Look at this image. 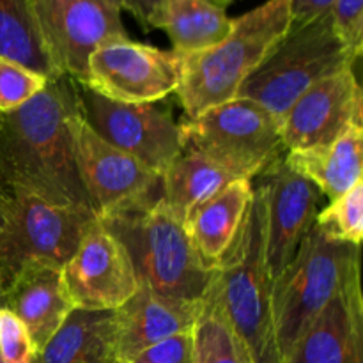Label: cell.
I'll use <instances>...</instances> for the list:
<instances>
[{
  "label": "cell",
  "mask_w": 363,
  "mask_h": 363,
  "mask_svg": "<svg viewBox=\"0 0 363 363\" xmlns=\"http://www.w3.org/2000/svg\"><path fill=\"white\" fill-rule=\"evenodd\" d=\"M78 105L77 82L57 77L30 101L0 116V183L7 191L92 211L69 130Z\"/></svg>",
  "instance_id": "obj_1"
},
{
  "label": "cell",
  "mask_w": 363,
  "mask_h": 363,
  "mask_svg": "<svg viewBox=\"0 0 363 363\" xmlns=\"http://www.w3.org/2000/svg\"><path fill=\"white\" fill-rule=\"evenodd\" d=\"M126 248L138 284L176 300L199 301L213 279L183 223L167 209L158 190L98 218Z\"/></svg>",
  "instance_id": "obj_2"
},
{
  "label": "cell",
  "mask_w": 363,
  "mask_h": 363,
  "mask_svg": "<svg viewBox=\"0 0 363 363\" xmlns=\"http://www.w3.org/2000/svg\"><path fill=\"white\" fill-rule=\"evenodd\" d=\"M213 284L252 363H282L266 262V197L259 183L233 241L213 266Z\"/></svg>",
  "instance_id": "obj_3"
},
{
  "label": "cell",
  "mask_w": 363,
  "mask_h": 363,
  "mask_svg": "<svg viewBox=\"0 0 363 363\" xmlns=\"http://www.w3.org/2000/svg\"><path fill=\"white\" fill-rule=\"evenodd\" d=\"M291 28V0H266L233 18L229 35L213 48L181 57L176 94L186 119L236 98L243 82Z\"/></svg>",
  "instance_id": "obj_4"
},
{
  "label": "cell",
  "mask_w": 363,
  "mask_h": 363,
  "mask_svg": "<svg viewBox=\"0 0 363 363\" xmlns=\"http://www.w3.org/2000/svg\"><path fill=\"white\" fill-rule=\"evenodd\" d=\"M357 266L360 247L333 240L312 223L294 257L273 280V321L282 360L339 294Z\"/></svg>",
  "instance_id": "obj_5"
},
{
  "label": "cell",
  "mask_w": 363,
  "mask_h": 363,
  "mask_svg": "<svg viewBox=\"0 0 363 363\" xmlns=\"http://www.w3.org/2000/svg\"><path fill=\"white\" fill-rule=\"evenodd\" d=\"M354 64L333 30L328 11L308 23L291 27L280 45L243 82L236 98L252 99L282 121L307 89Z\"/></svg>",
  "instance_id": "obj_6"
},
{
  "label": "cell",
  "mask_w": 363,
  "mask_h": 363,
  "mask_svg": "<svg viewBox=\"0 0 363 363\" xmlns=\"http://www.w3.org/2000/svg\"><path fill=\"white\" fill-rule=\"evenodd\" d=\"M183 149L206 156L234 179L261 176L286 151L280 121L252 99L234 98L179 124Z\"/></svg>",
  "instance_id": "obj_7"
},
{
  "label": "cell",
  "mask_w": 363,
  "mask_h": 363,
  "mask_svg": "<svg viewBox=\"0 0 363 363\" xmlns=\"http://www.w3.org/2000/svg\"><path fill=\"white\" fill-rule=\"evenodd\" d=\"M7 194L0 229V293L32 262L62 268L96 220L91 209L55 206L20 191Z\"/></svg>",
  "instance_id": "obj_8"
},
{
  "label": "cell",
  "mask_w": 363,
  "mask_h": 363,
  "mask_svg": "<svg viewBox=\"0 0 363 363\" xmlns=\"http://www.w3.org/2000/svg\"><path fill=\"white\" fill-rule=\"evenodd\" d=\"M50 62L59 77L84 85L89 57L113 39L128 38L113 0H32Z\"/></svg>",
  "instance_id": "obj_9"
},
{
  "label": "cell",
  "mask_w": 363,
  "mask_h": 363,
  "mask_svg": "<svg viewBox=\"0 0 363 363\" xmlns=\"http://www.w3.org/2000/svg\"><path fill=\"white\" fill-rule=\"evenodd\" d=\"M80 112L89 126L113 147L163 176L183 151L179 124L155 103H119L78 84Z\"/></svg>",
  "instance_id": "obj_10"
},
{
  "label": "cell",
  "mask_w": 363,
  "mask_h": 363,
  "mask_svg": "<svg viewBox=\"0 0 363 363\" xmlns=\"http://www.w3.org/2000/svg\"><path fill=\"white\" fill-rule=\"evenodd\" d=\"M181 57L172 50L113 39L92 52L84 87L119 103H156L176 92Z\"/></svg>",
  "instance_id": "obj_11"
},
{
  "label": "cell",
  "mask_w": 363,
  "mask_h": 363,
  "mask_svg": "<svg viewBox=\"0 0 363 363\" xmlns=\"http://www.w3.org/2000/svg\"><path fill=\"white\" fill-rule=\"evenodd\" d=\"M74 160L92 211L98 218L158 190L162 177L103 140L87 124L80 105L69 117Z\"/></svg>",
  "instance_id": "obj_12"
},
{
  "label": "cell",
  "mask_w": 363,
  "mask_h": 363,
  "mask_svg": "<svg viewBox=\"0 0 363 363\" xmlns=\"http://www.w3.org/2000/svg\"><path fill=\"white\" fill-rule=\"evenodd\" d=\"M74 311H117L138 289L124 245L96 216L69 261L60 268Z\"/></svg>",
  "instance_id": "obj_13"
},
{
  "label": "cell",
  "mask_w": 363,
  "mask_h": 363,
  "mask_svg": "<svg viewBox=\"0 0 363 363\" xmlns=\"http://www.w3.org/2000/svg\"><path fill=\"white\" fill-rule=\"evenodd\" d=\"M362 89L354 67H344L303 92L280 121L286 151L332 144L351 123L362 121Z\"/></svg>",
  "instance_id": "obj_14"
},
{
  "label": "cell",
  "mask_w": 363,
  "mask_h": 363,
  "mask_svg": "<svg viewBox=\"0 0 363 363\" xmlns=\"http://www.w3.org/2000/svg\"><path fill=\"white\" fill-rule=\"evenodd\" d=\"M257 177L266 197V262L275 280L314 223L321 191L307 177L294 172L284 156Z\"/></svg>",
  "instance_id": "obj_15"
},
{
  "label": "cell",
  "mask_w": 363,
  "mask_h": 363,
  "mask_svg": "<svg viewBox=\"0 0 363 363\" xmlns=\"http://www.w3.org/2000/svg\"><path fill=\"white\" fill-rule=\"evenodd\" d=\"M284 363H363V300L360 266L305 330Z\"/></svg>",
  "instance_id": "obj_16"
},
{
  "label": "cell",
  "mask_w": 363,
  "mask_h": 363,
  "mask_svg": "<svg viewBox=\"0 0 363 363\" xmlns=\"http://www.w3.org/2000/svg\"><path fill=\"white\" fill-rule=\"evenodd\" d=\"M201 300H176L138 284V289L121 308L113 311L116 346L123 363L147 347L194 330Z\"/></svg>",
  "instance_id": "obj_17"
},
{
  "label": "cell",
  "mask_w": 363,
  "mask_h": 363,
  "mask_svg": "<svg viewBox=\"0 0 363 363\" xmlns=\"http://www.w3.org/2000/svg\"><path fill=\"white\" fill-rule=\"evenodd\" d=\"M0 307H6L28 330L35 353H41L52 337L62 328L74 311L59 266L32 262L0 293Z\"/></svg>",
  "instance_id": "obj_18"
},
{
  "label": "cell",
  "mask_w": 363,
  "mask_h": 363,
  "mask_svg": "<svg viewBox=\"0 0 363 363\" xmlns=\"http://www.w3.org/2000/svg\"><path fill=\"white\" fill-rule=\"evenodd\" d=\"M233 0H160L149 28L163 30L179 57L213 48L229 35Z\"/></svg>",
  "instance_id": "obj_19"
},
{
  "label": "cell",
  "mask_w": 363,
  "mask_h": 363,
  "mask_svg": "<svg viewBox=\"0 0 363 363\" xmlns=\"http://www.w3.org/2000/svg\"><path fill=\"white\" fill-rule=\"evenodd\" d=\"M284 162L318 186L330 202L363 181V123L354 121L332 144L287 151Z\"/></svg>",
  "instance_id": "obj_20"
},
{
  "label": "cell",
  "mask_w": 363,
  "mask_h": 363,
  "mask_svg": "<svg viewBox=\"0 0 363 363\" xmlns=\"http://www.w3.org/2000/svg\"><path fill=\"white\" fill-rule=\"evenodd\" d=\"M32 363H123L112 311H73Z\"/></svg>",
  "instance_id": "obj_21"
},
{
  "label": "cell",
  "mask_w": 363,
  "mask_h": 363,
  "mask_svg": "<svg viewBox=\"0 0 363 363\" xmlns=\"http://www.w3.org/2000/svg\"><path fill=\"white\" fill-rule=\"evenodd\" d=\"M252 195L254 183L250 179L230 181L218 194L199 206L184 223L188 236L209 266L216 264L233 241L238 227L243 222Z\"/></svg>",
  "instance_id": "obj_22"
},
{
  "label": "cell",
  "mask_w": 363,
  "mask_h": 363,
  "mask_svg": "<svg viewBox=\"0 0 363 363\" xmlns=\"http://www.w3.org/2000/svg\"><path fill=\"white\" fill-rule=\"evenodd\" d=\"M234 181L229 172L191 149L181 155L162 176V201L170 213L186 223L191 213Z\"/></svg>",
  "instance_id": "obj_23"
},
{
  "label": "cell",
  "mask_w": 363,
  "mask_h": 363,
  "mask_svg": "<svg viewBox=\"0 0 363 363\" xmlns=\"http://www.w3.org/2000/svg\"><path fill=\"white\" fill-rule=\"evenodd\" d=\"M0 57L32 71L57 78L43 45L32 0H0Z\"/></svg>",
  "instance_id": "obj_24"
},
{
  "label": "cell",
  "mask_w": 363,
  "mask_h": 363,
  "mask_svg": "<svg viewBox=\"0 0 363 363\" xmlns=\"http://www.w3.org/2000/svg\"><path fill=\"white\" fill-rule=\"evenodd\" d=\"M191 339L194 363H252L247 347L223 312L213 279L201 300Z\"/></svg>",
  "instance_id": "obj_25"
},
{
  "label": "cell",
  "mask_w": 363,
  "mask_h": 363,
  "mask_svg": "<svg viewBox=\"0 0 363 363\" xmlns=\"http://www.w3.org/2000/svg\"><path fill=\"white\" fill-rule=\"evenodd\" d=\"M315 223L333 240L360 247L363 238V181L318 211Z\"/></svg>",
  "instance_id": "obj_26"
},
{
  "label": "cell",
  "mask_w": 363,
  "mask_h": 363,
  "mask_svg": "<svg viewBox=\"0 0 363 363\" xmlns=\"http://www.w3.org/2000/svg\"><path fill=\"white\" fill-rule=\"evenodd\" d=\"M48 78L0 57V113H9L45 89Z\"/></svg>",
  "instance_id": "obj_27"
},
{
  "label": "cell",
  "mask_w": 363,
  "mask_h": 363,
  "mask_svg": "<svg viewBox=\"0 0 363 363\" xmlns=\"http://www.w3.org/2000/svg\"><path fill=\"white\" fill-rule=\"evenodd\" d=\"M330 14L337 38L358 62L363 52V0H333Z\"/></svg>",
  "instance_id": "obj_28"
},
{
  "label": "cell",
  "mask_w": 363,
  "mask_h": 363,
  "mask_svg": "<svg viewBox=\"0 0 363 363\" xmlns=\"http://www.w3.org/2000/svg\"><path fill=\"white\" fill-rule=\"evenodd\" d=\"M28 330L6 307H0V362L30 363L35 357Z\"/></svg>",
  "instance_id": "obj_29"
},
{
  "label": "cell",
  "mask_w": 363,
  "mask_h": 363,
  "mask_svg": "<svg viewBox=\"0 0 363 363\" xmlns=\"http://www.w3.org/2000/svg\"><path fill=\"white\" fill-rule=\"evenodd\" d=\"M128 363H194V339L191 332L179 333L162 340L138 353Z\"/></svg>",
  "instance_id": "obj_30"
},
{
  "label": "cell",
  "mask_w": 363,
  "mask_h": 363,
  "mask_svg": "<svg viewBox=\"0 0 363 363\" xmlns=\"http://www.w3.org/2000/svg\"><path fill=\"white\" fill-rule=\"evenodd\" d=\"M333 0H291V27H300L328 13Z\"/></svg>",
  "instance_id": "obj_31"
},
{
  "label": "cell",
  "mask_w": 363,
  "mask_h": 363,
  "mask_svg": "<svg viewBox=\"0 0 363 363\" xmlns=\"http://www.w3.org/2000/svg\"><path fill=\"white\" fill-rule=\"evenodd\" d=\"M160 0H119L121 9L128 11L135 20L140 23L142 30L149 32V23H151V18L155 14L156 7H158Z\"/></svg>",
  "instance_id": "obj_32"
},
{
  "label": "cell",
  "mask_w": 363,
  "mask_h": 363,
  "mask_svg": "<svg viewBox=\"0 0 363 363\" xmlns=\"http://www.w3.org/2000/svg\"><path fill=\"white\" fill-rule=\"evenodd\" d=\"M7 204H9V194H7V190L4 188V184L0 183V229H2L4 220H6Z\"/></svg>",
  "instance_id": "obj_33"
},
{
  "label": "cell",
  "mask_w": 363,
  "mask_h": 363,
  "mask_svg": "<svg viewBox=\"0 0 363 363\" xmlns=\"http://www.w3.org/2000/svg\"><path fill=\"white\" fill-rule=\"evenodd\" d=\"M113 2H116L117 4V6H119V0H113ZM121 7V6H119Z\"/></svg>",
  "instance_id": "obj_34"
},
{
  "label": "cell",
  "mask_w": 363,
  "mask_h": 363,
  "mask_svg": "<svg viewBox=\"0 0 363 363\" xmlns=\"http://www.w3.org/2000/svg\"><path fill=\"white\" fill-rule=\"evenodd\" d=\"M0 116H2V113H0Z\"/></svg>",
  "instance_id": "obj_35"
}]
</instances>
